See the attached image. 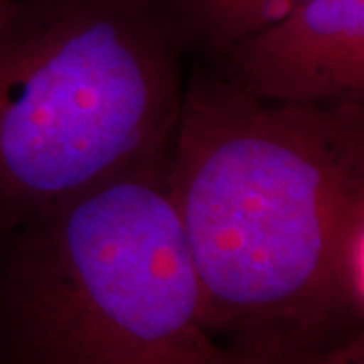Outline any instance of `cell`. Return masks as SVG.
I'll use <instances>...</instances> for the list:
<instances>
[{"label":"cell","instance_id":"8992f818","mask_svg":"<svg viewBox=\"0 0 364 364\" xmlns=\"http://www.w3.org/2000/svg\"><path fill=\"white\" fill-rule=\"evenodd\" d=\"M324 273L328 296L340 322L364 314V184L342 196L330 223Z\"/></svg>","mask_w":364,"mask_h":364},{"label":"cell","instance_id":"6da1fadb","mask_svg":"<svg viewBox=\"0 0 364 364\" xmlns=\"http://www.w3.org/2000/svg\"><path fill=\"white\" fill-rule=\"evenodd\" d=\"M164 182L208 334L261 356L330 350L326 336L342 322L326 287V241L342 196L364 184L363 100L279 104L196 67Z\"/></svg>","mask_w":364,"mask_h":364},{"label":"cell","instance_id":"3957f363","mask_svg":"<svg viewBox=\"0 0 364 364\" xmlns=\"http://www.w3.org/2000/svg\"><path fill=\"white\" fill-rule=\"evenodd\" d=\"M164 170L13 231L4 306L21 364H221Z\"/></svg>","mask_w":364,"mask_h":364},{"label":"cell","instance_id":"277c9868","mask_svg":"<svg viewBox=\"0 0 364 364\" xmlns=\"http://www.w3.org/2000/svg\"><path fill=\"white\" fill-rule=\"evenodd\" d=\"M249 93L279 104L363 100L364 0H304L213 59Z\"/></svg>","mask_w":364,"mask_h":364},{"label":"cell","instance_id":"5b68a950","mask_svg":"<svg viewBox=\"0 0 364 364\" xmlns=\"http://www.w3.org/2000/svg\"><path fill=\"white\" fill-rule=\"evenodd\" d=\"M304 0H156L181 43L196 45L210 59L235 41L272 25Z\"/></svg>","mask_w":364,"mask_h":364},{"label":"cell","instance_id":"ba28073f","mask_svg":"<svg viewBox=\"0 0 364 364\" xmlns=\"http://www.w3.org/2000/svg\"><path fill=\"white\" fill-rule=\"evenodd\" d=\"M324 364H363V340L352 338L328 352Z\"/></svg>","mask_w":364,"mask_h":364},{"label":"cell","instance_id":"9c48e42d","mask_svg":"<svg viewBox=\"0 0 364 364\" xmlns=\"http://www.w3.org/2000/svg\"><path fill=\"white\" fill-rule=\"evenodd\" d=\"M18 9H21V0H0V33L13 21Z\"/></svg>","mask_w":364,"mask_h":364},{"label":"cell","instance_id":"7a4b0ae2","mask_svg":"<svg viewBox=\"0 0 364 364\" xmlns=\"http://www.w3.org/2000/svg\"><path fill=\"white\" fill-rule=\"evenodd\" d=\"M181 45L156 0H21L0 33V229L166 168Z\"/></svg>","mask_w":364,"mask_h":364},{"label":"cell","instance_id":"52a82bcc","mask_svg":"<svg viewBox=\"0 0 364 364\" xmlns=\"http://www.w3.org/2000/svg\"><path fill=\"white\" fill-rule=\"evenodd\" d=\"M328 352L314 354V356H291V358H286V356H261V354H249V352L227 348V354H225L221 364H324Z\"/></svg>","mask_w":364,"mask_h":364}]
</instances>
